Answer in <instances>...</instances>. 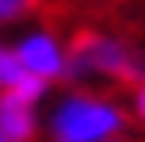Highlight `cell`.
<instances>
[{
    "instance_id": "cell-1",
    "label": "cell",
    "mask_w": 145,
    "mask_h": 142,
    "mask_svg": "<svg viewBox=\"0 0 145 142\" xmlns=\"http://www.w3.org/2000/svg\"><path fill=\"white\" fill-rule=\"evenodd\" d=\"M65 50H69V77H107L134 89L145 81V61L115 35L76 31Z\"/></svg>"
},
{
    "instance_id": "cell-2",
    "label": "cell",
    "mask_w": 145,
    "mask_h": 142,
    "mask_svg": "<svg viewBox=\"0 0 145 142\" xmlns=\"http://www.w3.org/2000/svg\"><path fill=\"white\" fill-rule=\"evenodd\" d=\"M126 127V112L115 100L72 92L50 115V138L54 142H111Z\"/></svg>"
},
{
    "instance_id": "cell-3",
    "label": "cell",
    "mask_w": 145,
    "mask_h": 142,
    "mask_svg": "<svg viewBox=\"0 0 145 142\" xmlns=\"http://www.w3.org/2000/svg\"><path fill=\"white\" fill-rule=\"evenodd\" d=\"M12 50H15V58L23 61V69H27L31 77H38V81H46V85L69 77V50L50 35V31H31V35L19 38V46H12Z\"/></svg>"
},
{
    "instance_id": "cell-4",
    "label": "cell",
    "mask_w": 145,
    "mask_h": 142,
    "mask_svg": "<svg viewBox=\"0 0 145 142\" xmlns=\"http://www.w3.org/2000/svg\"><path fill=\"white\" fill-rule=\"evenodd\" d=\"M35 131H38L35 104L15 92H0V135L8 142H31Z\"/></svg>"
},
{
    "instance_id": "cell-5",
    "label": "cell",
    "mask_w": 145,
    "mask_h": 142,
    "mask_svg": "<svg viewBox=\"0 0 145 142\" xmlns=\"http://www.w3.org/2000/svg\"><path fill=\"white\" fill-rule=\"evenodd\" d=\"M0 92H15V96L31 100V104H38L46 92V81H38V77H31L27 69H23V61L15 58L12 46L0 42Z\"/></svg>"
},
{
    "instance_id": "cell-6",
    "label": "cell",
    "mask_w": 145,
    "mask_h": 142,
    "mask_svg": "<svg viewBox=\"0 0 145 142\" xmlns=\"http://www.w3.org/2000/svg\"><path fill=\"white\" fill-rule=\"evenodd\" d=\"M38 12V0H0V23H19Z\"/></svg>"
},
{
    "instance_id": "cell-7",
    "label": "cell",
    "mask_w": 145,
    "mask_h": 142,
    "mask_svg": "<svg viewBox=\"0 0 145 142\" xmlns=\"http://www.w3.org/2000/svg\"><path fill=\"white\" fill-rule=\"evenodd\" d=\"M134 112H138V119L145 123V81L134 89Z\"/></svg>"
},
{
    "instance_id": "cell-8",
    "label": "cell",
    "mask_w": 145,
    "mask_h": 142,
    "mask_svg": "<svg viewBox=\"0 0 145 142\" xmlns=\"http://www.w3.org/2000/svg\"><path fill=\"white\" fill-rule=\"evenodd\" d=\"M111 142H126V138H111Z\"/></svg>"
},
{
    "instance_id": "cell-9",
    "label": "cell",
    "mask_w": 145,
    "mask_h": 142,
    "mask_svg": "<svg viewBox=\"0 0 145 142\" xmlns=\"http://www.w3.org/2000/svg\"><path fill=\"white\" fill-rule=\"evenodd\" d=\"M0 142H8V138H4V135H0Z\"/></svg>"
}]
</instances>
